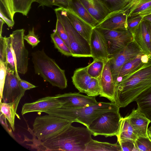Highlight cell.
I'll use <instances>...</instances> for the list:
<instances>
[{
    "mask_svg": "<svg viewBox=\"0 0 151 151\" xmlns=\"http://www.w3.org/2000/svg\"><path fill=\"white\" fill-rule=\"evenodd\" d=\"M0 17L2 19L6 24L9 27H12L14 24V22L9 19L4 14L3 10L0 7Z\"/></svg>",
    "mask_w": 151,
    "mask_h": 151,
    "instance_id": "obj_44",
    "label": "cell"
},
{
    "mask_svg": "<svg viewBox=\"0 0 151 151\" xmlns=\"http://www.w3.org/2000/svg\"><path fill=\"white\" fill-rule=\"evenodd\" d=\"M11 38L10 35L9 37H6L7 42L6 50V61L4 63L6 66L8 70H12L15 72L16 76L19 79H20L21 78L17 71L12 53L11 46Z\"/></svg>",
    "mask_w": 151,
    "mask_h": 151,
    "instance_id": "obj_31",
    "label": "cell"
},
{
    "mask_svg": "<svg viewBox=\"0 0 151 151\" xmlns=\"http://www.w3.org/2000/svg\"><path fill=\"white\" fill-rule=\"evenodd\" d=\"M135 144L138 151H151V139L149 137H138Z\"/></svg>",
    "mask_w": 151,
    "mask_h": 151,
    "instance_id": "obj_35",
    "label": "cell"
},
{
    "mask_svg": "<svg viewBox=\"0 0 151 151\" xmlns=\"http://www.w3.org/2000/svg\"><path fill=\"white\" fill-rule=\"evenodd\" d=\"M5 23L4 21L1 18L0 19V36H1L2 27L3 24Z\"/></svg>",
    "mask_w": 151,
    "mask_h": 151,
    "instance_id": "obj_48",
    "label": "cell"
},
{
    "mask_svg": "<svg viewBox=\"0 0 151 151\" xmlns=\"http://www.w3.org/2000/svg\"><path fill=\"white\" fill-rule=\"evenodd\" d=\"M71 23L76 29L89 42L93 28L78 16L71 9H64Z\"/></svg>",
    "mask_w": 151,
    "mask_h": 151,
    "instance_id": "obj_21",
    "label": "cell"
},
{
    "mask_svg": "<svg viewBox=\"0 0 151 151\" xmlns=\"http://www.w3.org/2000/svg\"><path fill=\"white\" fill-rule=\"evenodd\" d=\"M148 55L141 54L137 55L126 63L122 67L117 79V85L124 76L135 71L144 64L147 63L150 58Z\"/></svg>",
    "mask_w": 151,
    "mask_h": 151,
    "instance_id": "obj_22",
    "label": "cell"
},
{
    "mask_svg": "<svg viewBox=\"0 0 151 151\" xmlns=\"http://www.w3.org/2000/svg\"><path fill=\"white\" fill-rule=\"evenodd\" d=\"M88 66L76 69L72 77L73 84L80 92L86 93L92 77L87 72Z\"/></svg>",
    "mask_w": 151,
    "mask_h": 151,
    "instance_id": "obj_23",
    "label": "cell"
},
{
    "mask_svg": "<svg viewBox=\"0 0 151 151\" xmlns=\"http://www.w3.org/2000/svg\"><path fill=\"white\" fill-rule=\"evenodd\" d=\"M144 19L150 21L151 22V16H148L145 17H144Z\"/></svg>",
    "mask_w": 151,
    "mask_h": 151,
    "instance_id": "obj_50",
    "label": "cell"
},
{
    "mask_svg": "<svg viewBox=\"0 0 151 151\" xmlns=\"http://www.w3.org/2000/svg\"><path fill=\"white\" fill-rule=\"evenodd\" d=\"M25 30L13 31L11 36L12 53L18 73L25 74L28 70V52L25 47L24 37Z\"/></svg>",
    "mask_w": 151,
    "mask_h": 151,
    "instance_id": "obj_8",
    "label": "cell"
},
{
    "mask_svg": "<svg viewBox=\"0 0 151 151\" xmlns=\"http://www.w3.org/2000/svg\"><path fill=\"white\" fill-rule=\"evenodd\" d=\"M149 16H151V15H149Z\"/></svg>",
    "mask_w": 151,
    "mask_h": 151,
    "instance_id": "obj_51",
    "label": "cell"
},
{
    "mask_svg": "<svg viewBox=\"0 0 151 151\" xmlns=\"http://www.w3.org/2000/svg\"><path fill=\"white\" fill-rule=\"evenodd\" d=\"M128 0H102L111 10V12L122 9L126 5Z\"/></svg>",
    "mask_w": 151,
    "mask_h": 151,
    "instance_id": "obj_36",
    "label": "cell"
},
{
    "mask_svg": "<svg viewBox=\"0 0 151 151\" xmlns=\"http://www.w3.org/2000/svg\"><path fill=\"white\" fill-rule=\"evenodd\" d=\"M120 145L122 151H138L136 148L135 141L129 139H121L117 141Z\"/></svg>",
    "mask_w": 151,
    "mask_h": 151,
    "instance_id": "obj_38",
    "label": "cell"
},
{
    "mask_svg": "<svg viewBox=\"0 0 151 151\" xmlns=\"http://www.w3.org/2000/svg\"><path fill=\"white\" fill-rule=\"evenodd\" d=\"M114 103L97 102L89 106L71 109L60 106L48 110L44 112L66 119L72 123L77 122L88 127L92 122L101 114L106 112L119 110Z\"/></svg>",
    "mask_w": 151,
    "mask_h": 151,
    "instance_id": "obj_3",
    "label": "cell"
},
{
    "mask_svg": "<svg viewBox=\"0 0 151 151\" xmlns=\"http://www.w3.org/2000/svg\"><path fill=\"white\" fill-rule=\"evenodd\" d=\"M7 46L6 37L0 36V60L4 63L6 61V50Z\"/></svg>",
    "mask_w": 151,
    "mask_h": 151,
    "instance_id": "obj_42",
    "label": "cell"
},
{
    "mask_svg": "<svg viewBox=\"0 0 151 151\" xmlns=\"http://www.w3.org/2000/svg\"><path fill=\"white\" fill-rule=\"evenodd\" d=\"M56 6L63 9L69 8L70 0H55Z\"/></svg>",
    "mask_w": 151,
    "mask_h": 151,
    "instance_id": "obj_45",
    "label": "cell"
},
{
    "mask_svg": "<svg viewBox=\"0 0 151 151\" xmlns=\"http://www.w3.org/2000/svg\"><path fill=\"white\" fill-rule=\"evenodd\" d=\"M96 28L101 31L105 38L110 55L123 49L134 40L133 34L129 30H111Z\"/></svg>",
    "mask_w": 151,
    "mask_h": 151,
    "instance_id": "obj_10",
    "label": "cell"
},
{
    "mask_svg": "<svg viewBox=\"0 0 151 151\" xmlns=\"http://www.w3.org/2000/svg\"><path fill=\"white\" fill-rule=\"evenodd\" d=\"M32 56L35 74L53 86L61 89L67 88V81L65 70L61 69L54 60L47 55L43 49L32 52Z\"/></svg>",
    "mask_w": 151,
    "mask_h": 151,
    "instance_id": "obj_4",
    "label": "cell"
},
{
    "mask_svg": "<svg viewBox=\"0 0 151 151\" xmlns=\"http://www.w3.org/2000/svg\"><path fill=\"white\" fill-rule=\"evenodd\" d=\"M25 91L21 86L19 79L15 75V72L8 70L2 92L3 102H13L18 98L22 97Z\"/></svg>",
    "mask_w": 151,
    "mask_h": 151,
    "instance_id": "obj_11",
    "label": "cell"
},
{
    "mask_svg": "<svg viewBox=\"0 0 151 151\" xmlns=\"http://www.w3.org/2000/svg\"><path fill=\"white\" fill-rule=\"evenodd\" d=\"M92 17L99 23L111 12L102 0H80Z\"/></svg>",
    "mask_w": 151,
    "mask_h": 151,
    "instance_id": "obj_20",
    "label": "cell"
},
{
    "mask_svg": "<svg viewBox=\"0 0 151 151\" xmlns=\"http://www.w3.org/2000/svg\"><path fill=\"white\" fill-rule=\"evenodd\" d=\"M101 87L99 96L116 103L117 86L111 73L109 59L105 61L103 71L99 77Z\"/></svg>",
    "mask_w": 151,
    "mask_h": 151,
    "instance_id": "obj_12",
    "label": "cell"
},
{
    "mask_svg": "<svg viewBox=\"0 0 151 151\" xmlns=\"http://www.w3.org/2000/svg\"><path fill=\"white\" fill-rule=\"evenodd\" d=\"M145 20L151 41V22L146 20Z\"/></svg>",
    "mask_w": 151,
    "mask_h": 151,
    "instance_id": "obj_47",
    "label": "cell"
},
{
    "mask_svg": "<svg viewBox=\"0 0 151 151\" xmlns=\"http://www.w3.org/2000/svg\"><path fill=\"white\" fill-rule=\"evenodd\" d=\"M55 96L62 103L61 106L71 109L79 108L96 104L95 97L86 96L79 93H68Z\"/></svg>",
    "mask_w": 151,
    "mask_h": 151,
    "instance_id": "obj_13",
    "label": "cell"
},
{
    "mask_svg": "<svg viewBox=\"0 0 151 151\" xmlns=\"http://www.w3.org/2000/svg\"><path fill=\"white\" fill-rule=\"evenodd\" d=\"M118 142L111 144L92 139L86 145L85 151H122L121 146Z\"/></svg>",
    "mask_w": 151,
    "mask_h": 151,
    "instance_id": "obj_27",
    "label": "cell"
},
{
    "mask_svg": "<svg viewBox=\"0 0 151 151\" xmlns=\"http://www.w3.org/2000/svg\"><path fill=\"white\" fill-rule=\"evenodd\" d=\"M55 31L70 49L69 41L67 33L62 23L57 19Z\"/></svg>",
    "mask_w": 151,
    "mask_h": 151,
    "instance_id": "obj_37",
    "label": "cell"
},
{
    "mask_svg": "<svg viewBox=\"0 0 151 151\" xmlns=\"http://www.w3.org/2000/svg\"><path fill=\"white\" fill-rule=\"evenodd\" d=\"M132 34L134 41L144 54L151 58V41L146 20L144 18Z\"/></svg>",
    "mask_w": 151,
    "mask_h": 151,
    "instance_id": "obj_19",
    "label": "cell"
},
{
    "mask_svg": "<svg viewBox=\"0 0 151 151\" xmlns=\"http://www.w3.org/2000/svg\"><path fill=\"white\" fill-rule=\"evenodd\" d=\"M50 37L55 47L59 52L66 56H72L70 49L55 31L50 35Z\"/></svg>",
    "mask_w": 151,
    "mask_h": 151,
    "instance_id": "obj_30",
    "label": "cell"
},
{
    "mask_svg": "<svg viewBox=\"0 0 151 151\" xmlns=\"http://www.w3.org/2000/svg\"><path fill=\"white\" fill-rule=\"evenodd\" d=\"M34 2H35L39 4V7L46 6L51 7L53 6H56L55 0H34Z\"/></svg>",
    "mask_w": 151,
    "mask_h": 151,
    "instance_id": "obj_43",
    "label": "cell"
},
{
    "mask_svg": "<svg viewBox=\"0 0 151 151\" xmlns=\"http://www.w3.org/2000/svg\"><path fill=\"white\" fill-rule=\"evenodd\" d=\"M148 132L149 136L151 139V125L148 128Z\"/></svg>",
    "mask_w": 151,
    "mask_h": 151,
    "instance_id": "obj_49",
    "label": "cell"
},
{
    "mask_svg": "<svg viewBox=\"0 0 151 151\" xmlns=\"http://www.w3.org/2000/svg\"><path fill=\"white\" fill-rule=\"evenodd\" d=\"M69 8L93 28L95 27L99 23L90 14L80 0H70Z\"/></svg>",
    "mask_w": 151,
    "mask_h": 151,
    "instance_id": "obj_26",
    "label": "cell"
},
{
    "mask_svg": "<svg viewBox=\"0 0 151 151\" xmlns=\"http://www.w3.org/2000/svg\"><path fill=\"white\" fill-rule=\"evenodd\" d=\"M90 45L93 59H109L110 54L107 41L103 33L96 27L93 29Z\"/></svg>",
    "mask_w": 151,
    "mask_h": 151,
    "instance_id": "obj_14",
    "label": "cell"
},
{
    "mask_svg": "<svg viewBox=\"0 0 151 151\" xmlns=\"http://www.w3.org/2000/svg\"><path fill=\"white\" fill-rule=\"evenodd\" d=\"M72 123L66 119L48 114L35 118L32 130L38 139L44 141L56 135Z\"/></svg>",
    "mask_w": 151,
    "mask_h": 151,
    "instance_id": "obj_6",
    "label": "cell"
},
{
    "mask_svg": "<svg viewBox=\"0 0 151 151\" xmlns=\"http://www.w3.org/2000/svg\"><path fill=\"white\" fill-rule=\"evenodd\" d=\"M8 72L5 63L0 60V102L1 101L3 91L6 74Z\"/></svg>",
    "mask_w": 151,
    "mask_h": 151,
    "instance_id": "obj_40",
    "label": "cell"
},
{
    "mask_svg": "<svg viewBox=\"0 0 151 151\" xmlns=\"http://www.w3.org/2000/svg\"><path fill=\"white\" fill-rule=\"evenodd\" d=\"M101 89L99 78H92L88 86L86 93L88 96L96 97L99 95Z\"/></svg>",
    "mask_w": 151,
    "mask_h": 151,
    "instance_id": "obj_33",
    "label": "cell"
},
{
    "mask_svg": "<svg viewBox=\"0 0 151 151\" xmlns=\"http://www.w3.org/2000/svg\"><path fill=\"white\" fill-rule=\"evenodd\" d=\"M134 133L137 137H149L148 126L151 121L137 109H133L128 115Z\"/></svg>",
    "mask_w": 151,
    "mask_h": 151,
    "instance_id": "obj_18",
    "label": "cell"
},
{
    "mask_svg": "<svg viewBox=\"0 0 151 151\" xmlns=\"http://www.w3.org/2000/svg\"><path fill=\"white\" fill-rule=\"evenodd\" d=\"M32 143L28 144L32 148L42 151H85L87 144L92 139L87 127L69 125L61 132L44 141L38 139L32 133Z\"/></svg>",
    "mask_w": 151,
    "mask_h": 151,
    "instance_id": "obj_1",
    "label": "cell"
},
{
    "mask_svg": "<svg viewBox=\"0 0 151 151\" xmlns=\"http://www.w3.org/2000/svg\"><path fill=\"white\" fill-rule=\"evenodd\" d=\"M62 103L55 96H48L30 103H26L22 108V115L33 112H45L50 109L62 106Z\"/></svg>",
    "mask_w": 151,
    "mask_h": 151,
    "instance_id": "obj_15",
    "label": "cell"
},
{
    "mask_svg": "<svg viewBox=\"0 0 151 151\" xmlns=\"http://www.w3.org/2000/svg\"><path fill=\"white\" fill-rule=\"evenodd\" d=\"M19 82L21 86L25 91L37 87L29 82L21 79H19Z\"/></svg>",
    "mask_w": 151,
    "mask_h": 151,
    "instance_id": "obj_46",
    "label": "cell"
},
{
    "mask_svg": "<svg viewBox=\"0 0 151 151\" xmlns=\"http://www.w3.org/2000/svg\"><path fill=\"white\" fill-rule=\"evenodd\" d=\"M144 18L138 17L130 19L127 20L128 30L133 33L138 27L140 23Z\"/></svg>",
    "mask_w": 151,
    "mask_h": 151,
    "instance_id": "obj_41",
    "label": "cell"
},
{
    "mask_svg": "<svg viewBox=\"0 0 151 151\" xmlns=\"http://www.w3.org/2000/svg\"><path fill=\"white\" fill-rule=\"evenodd\" d=\"M119 110L104 113L95 119L87 128L94 136L107 137L118 133L121 118Z\"/></svg>",
    "mask_w": 151,
    "mask_h": 151,
    "instance_id": "obj_7",
    "label": "cell"
},
{
    "mask_svg": "<svg viewBox=\"0 0 151 151\" xmlns=\"http://www.w3.org/2000/svg\"><path fill=\"white\" fill-rule=\"evenodd\" d=\"M141 54L144 53L134 40L123 49L109 55V59L110 68L117 86L118 76L122 66L129 60Z\"/></svg>",
    "mask_w": 151,
    "mask_h": 151,
    "instance_id": "obj_9",
    "label": "cell"
},
{
    "mask_svg": "<svg viewBox=\"0 0 151 151\" xmlns=\"http://www.w3.org/2000/svg\"><path fill=\"white\" fill-rule=\"evenodd\" d=\"M34 0H14V11L24 16H27Z\"/></svg>",
    "mask_w": 151,
    "mask_h": 151,
    "instance_id": "obj_32",
    "label": "cell"
},
{
    "mask_svg": "<svg viewBox=\"0 0 151 151\" xmlns=\"http://www.w3.org/2000/svg\"><path fill=\"white\" fill-rule=\"evenodd\" d=\"M128 18L120 10L112 12L95 27L111 30H128Z\"/></svg>",
    "mask_w": 151,
    "mask_h": 151,
    "instance_id": "obj_17",
    "label": "cell"
},
{
    "mask_svg": "<svg viewBox=\"0 0 151 151\" xmlns=\"http://www.w3.org/2000/svg\"><path fill=\"white\" fill-rule=\"evenodd\" d=\"M116 136L117 141L121 139H129L135 141L138 137L134 133L128 116L121 117L119 129Z\"/></svg>",
    "mask_w": 151,
    "mask_h": 151,
    "instance_id": "obj_28",
    "label": "cell"
},
{
    "mask_svg": "<svg viewBox=\"0 0 151 151\" xmlns=\"http://www.w3.org/2000/svg\"><path fill=\"white\" fill-rule=\"evenodd\" d=\"M120 10L127 15L128 19L138 17L144 18L151 14V0H128Z\"/></svg>",
    "mask_w": 151,
    "mask_h": 151,
    "instance_id": "obj_16",
    "label": "cell"
},
{
    "mask_svg": "<svg viewBox=\"0 0 151 151\" xmlns=\"http://www.w3.org/2000/svg\"><path fill=\"white\" fill-rule=\"evenodd\" d=\"M134 101L137 109L151 121V87L140 93Z\"/></svg>",
    "mask_w": 151,
    "mask_h": 151,
    "instance_id": "obj_24",
    "label": "cell"
},
{
    "mask_svg": "<svg viewBox=\"0 0 151 151\" xmlns=\"http://www.w3.org/2000/svg\"><path fill=\"white\" fill-rule=\"evenodd\" d=\"M54 11L57 19L62 22L67 34L72 56L92 57L90 44L74 27L64 9L59 7Z\"/></svg>",
    "mask_w": 151,
    "mask_h": 151,
    "instance_id": "obj_5",
    "label": "cell"
},
{
    "mask_svg": "<svg viewBox=\"0 0 151 151\" xmlns=\"http://www.w3.org/2000/svg\"><path fill=\"white\" fill-rule=\"evenodd\" d=\"M20 97L13 102L5 103L0 102V111L8 121L12 131L15 130V118L17 115L16 112L19 101L22 98Z\"/></svg>",
    "mask_w": 151,
    "mask_h": 151,
    "instance_id": "obj_25",
    "label": "cell"
},
{
    "mask_svg": "<svg viewBox=\"0 0 151 151\" xmlns=\"http://www.w3.org/2000/svg\"><path fill=\"white\" fill-rule=\"evenodd\" d=\"M151 87V58L139 69L123 78L117 86L116 104L125 107Z\"/></svg>",
    "mask_w": 151,
    "mask_h": 151,
    "instance_id": "obj_2",
    "label": "cell"
},
{
    "mask_svg": "<svg viewBox=\"0 0 151 151\" xmlns=\"http://www.w3.org/2000/svg\"><path fill=\"white\" fill-rule=\"evenodd\" d=\"M24 39L32 46V48L37 46L40 42L37 35L35 34L33 27L31 30L29 31L27 35L24 36Z\"/></svg>",
    "mask_w": 151,
    "mask_h": 151,
    "instance_id": "obj_39",
    "label": "cell"
},
{
    "mask_svg": "<svg viewBox=\"0 0 151 151\" xmlns=\"http://www.w3.org/2000/svg\"><path fill=\"white\" fill-rule=\"evenodd\" d=\"M106 60L93 59V61L88 65V74L92 78H98L103 71Z\"/></svg>",
    "mask_w": 151,
    "mask_h": 151,
    "instance_id": "obj_29",
    "label": "cell"
},
{
    "mask_svg": "<svg viewBox=\"0 0 151 151\" xmlns=\"http://www.w3.org/2000/svg\"><path fill=\"white\" fill-rule=\"evenodd\" d=\"M0 6L6 16L13 21L15 12L14 0H0Z\"/></svg>",
    "mask_w": 151,
    "mask_h": 151,
    "instance_id": "obj_34",
    "label": "cell"
}]
</instances>
